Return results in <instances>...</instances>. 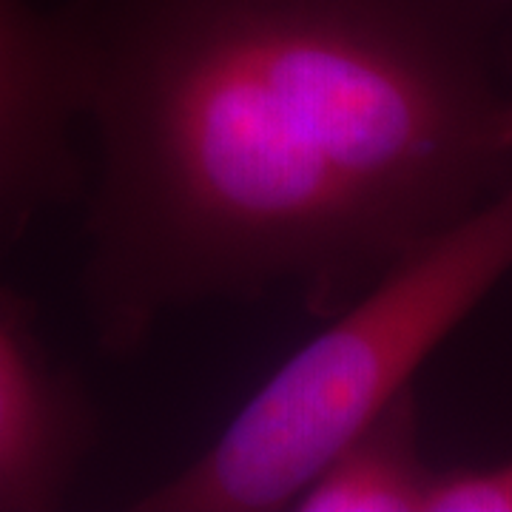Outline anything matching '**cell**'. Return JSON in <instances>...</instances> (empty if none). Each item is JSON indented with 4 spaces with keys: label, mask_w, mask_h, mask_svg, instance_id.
I'll return each mask as SVG.
<instances>
[{
    "label": "cell",
    "mask_w": 512,
    "mask_h": 512,
    "mask_svg": "<svg viewBox=\"0 0 512 512\" xmlns=\"http://www.w3.org/2000/svg\"><path fill=\"white\" fill-rule=\"evenodd\" d=\"M100 345L293 288L330 319L512 180V94L447 0H74Z\"/></svg>",
    "instance_id": "6da1fadb"
},
{
    "label": "cell",
    "mask_w": 512,
    "mask_h": 512,
    "mask_svg": "<svg viewBox=\"0 0 512 512\" xmlns=\"http://www.w3.org/2000/svg\"><path fill=\"white\" fill-rule=\"evenodd\" d=\"M510 271L512 180L333 313L220 439L131 510H291L322 464L410 390L433 350Z\"/></svg>",
    "instance_id": "7a4b0ae2"
},
{
    "label": "cell",
    "mask_w": 512,
    "mask_h": 512,
    "mask_svg": "<svg viewBox=\"0 0 512 512\" xmlns=\"http://www.w3.org/2000/svg\"><path fill=\"white\" fill-rule=\"evenodd\" d=\"M80 86L63 15L0 0V234L40 208L77 197L83 168L72 148Z\"/></svg>",
    "instance_id": "3957f363"
},
{
    "label": "cell",
    "mask_w": 512,
    "mask_h": 512,
    "mask_svg": "<svg viewBox=\"0 0 512 512\" xmlns=\"http://www.w3.org/2000/svg\"><path fill=\"white\" fill-rule=\"evenodd\" d=\"M92 413L0 296V510H49L77 476Z\"/></svg>",
    "instance_id": "277c9868"
},
{
    "label": "cell",
    "mask_w": 512,
    "mask_h": 512,
    "mask_svg": "<svg viewBox=\"0 0 512 512\" xmlns=\"http://www.w3.org/2000/svg\"><path fill=\"white\" fill-rule=\"evenodd\" d=\"M436 470L424 464L407 390L322 464L296 495L299 512H427Z\"/></svg>",
    "instance_id": "5b68a950"
},
{
    "label": "cell",
    "mask_w": 512,
    "mask_h": 512,
    "mask_svg": "<svg viewBox=\"0 0 512 512\" xmlns=\"http://www.w3.org/2000/svg\"><path fill=\"white\" fill-rule=\"evenodd\" d=\"M427 512H512V458L436 473Z\"/></svg>",
    "instance_id": "8992f818"
},
{
    "label": "cell",
    "mask_w": 512,
    "mask_h": 512,
    "mask_svg": "<svg viewBox=\"0 0 512 512\" xmlns=\"http://www.w3.org/2000/svg\"><path fill=\"white\" fill-rule=\"evenodd\" d=\"M510 94H512V92H510Z\"/></svg>",
    "instance_id": "52a82bcc"
}]
</instances>
